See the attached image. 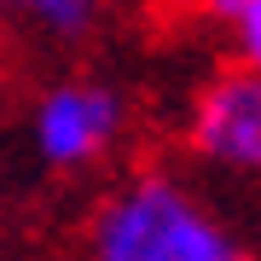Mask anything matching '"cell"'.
<instances>
[{
    "label": "cell",
    "instance_id": "1",
    "mask_svg": "<svg viewBox=\"0 0 261 261\" xmlns=\"http://www.w3.org/2000/svg\"><path fill=\"white\" fill-rule=\"evenodd\" d=\"M87 261H261L174 174H134L99 203Z\"/></svg>",
    "mask_w": 261,
    "mask_h": 261
},
{
    "label": "cell",
    "instance_id": "2",
    "mask_svg": "<svg viewBox=\"0 0 261 261\" xmlns=\"http://www.w3.org/2000/svg\"><path fill=\"white\" fill-rule=\"evenodd\" d=\"M128 105L105 82H58L29 111V145L47 168H87L122 140Z\"/></svg>",
    "mask_w": 261,
    "mask_h": 261
},
{
    "label": "cell",
    "instance_id": "3",
    "mask_svg": "<svg viewBox=\"0 0 261 261\" xmlns=\"http://www.w3.org/2000/svg\"><path fill=\"white\" fill-rule=\"evenodd\" d=\"M186 145L209 168L261 180V70L238 64V70L215 75L203 93L192 99Z\"/></svg>",
    "mask_w": 261,
    "mask_h": 261
},
{
    "label": "cell",
    "instance_id": "4",
    "mask_svg": "<svg viewBox=\"0 0 261 261\" xmlns=\"http://www.w3.org/2000/svg\"><path fill=\"white\" fill-rule=\"evenodd\" d=\"M99 12H105V0H0V18L29 23L35 35H47V41H82V35H93Z\"/></svg>",
    "mask_w": 261,
    "mask_h": 261
},
{
    "label": "cell",
    "instance_id": "5",
    "mask_svg": "<svg viewBox=\"0 0 261 261\" xmlns=\"http://www.w3.org/2000/svg\"><path fill=\"white\" fill-rule=\"evenodd\" d=\"M226 29L238 41V58L250 70H261V0H238V12L226 18Z\"/></svg>",
    "mask_w": 261,
    "mask_h": 261
},
{
    "label": "cell",
    "instance_id": "6",
    "mask_svg": "<svg viewBox=\"0 0 261 261\" xmlns=\"http://www.w3.org/2000/svg\"><path fill=\"white\" fill-rule=\"evenodd\" d=\"M203 6H209V18H221V23H226V18L238 12V0H203Z\"/></svg>",
    "mask_w": 261,
    "mask_h": 261
}]
</instances>
